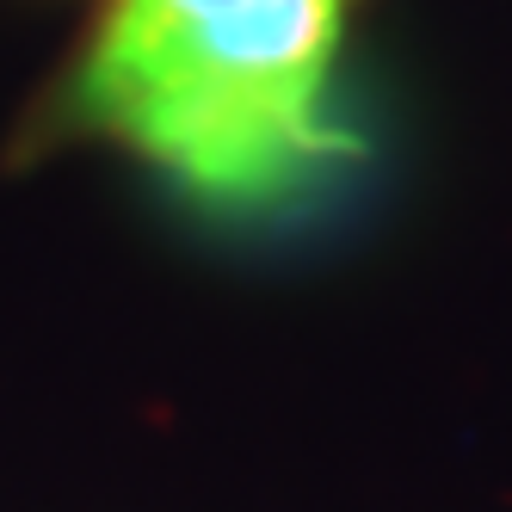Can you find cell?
Listing matches in <instances>:
<instances>
[{"mask_svg": "<svg viewBox=\"0 0 512 512\" xmlns=\"http://www.w3.org/2000/svg\"><path fill=\"white\" fill-rule=\"evenodd\" d=\"M340 19L346 0H241L124 68H75L68 112L204 204L297 198L352 155L327 105Z\"/></svg>", "mask_w": 512, "mask_h": 512, "instance_id": "6da1fadb", "label": "cell"}, {"mask_svg": "<svg viewBox=\"0 0 512 512\" xmlns=\"http://www.w3.org/2000/svg\"><path fill=\"white\" fill-rule=\"evenodd\" d=\"M229 7H241V0H112L75 68H124L136 56H149L155 44L179 38V31L229 13Z\"/></svg>", "mask_w": 512, "mask_h": 512, "instance_id": "7a4b0ae2", "label": "cell"}]
</instances>
